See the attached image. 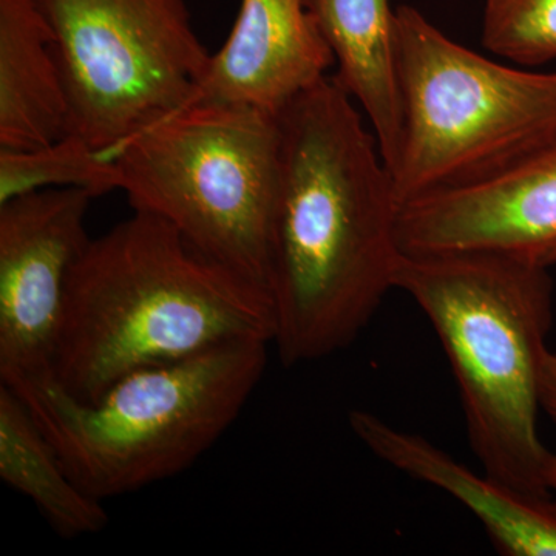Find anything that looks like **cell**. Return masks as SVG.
Wrapping results in <instances>:
<instances>
[{"instance_id":"obj_1","label":"cell","mask_w":556,"mask_h":556,"mask_svg":"<svg viewBox=\"0 0 556 556\" xmlns=\"http://www.w3.org/2000/svg\"><path fill=\"white\" fill-rule=\"evenodd\" d=\"M278 123L269 298L273 346L294 367L353 345L396 289L401 206L378 139L332 76Z\"/></svg>"},{"instance_id":"obj_2","label":"cell","mask_w":556,"mask_h":556,"mask_svg":"<svg viewBox=\"0 0 556 556\" xmlns=\"http://www.w3.org/2000/svg\"><path fill=\"white\" fill-rule=\"evenodd\" d=\"M269 295L197 251L169 223L134 211L91 239L70 276L51 376L94 401L138 369L226 343H273Z\"/></svg>"},{"instance_id":"obj_3","label":"cell","mask_w":556,"mask_h":556,"mask_svg":"<svg viewBox=\"0 0 556 556\" xmlns=\"http://www.w3.org/2000/svg\"><path fill=\"white\" fill-rule=\"evenodd\" d=\"M548 269L510 252H402L394 280L444 346L482 470L535 495L552 493L554 456L538 431L541 364L554 325Z\"/></svg>"},{"instance_id":"obj_4","label":"cell","mask_w":556,"mask_h":556,"mask_svg":"<svg viewBox=\"0 0 556 556\" xmlns=\"http://www.w3.org/2000/svg\"><path fill=\"white\" fill-rule=\"evenodd\" d=\"M266 340L138 369L94 401L50 372L3 383L25 402L73 481L105 501L192 467L239 419L268 367Z\"/></svg>"},{"instance_id":"obj_5","label":"cell","mask_w":556,"mask_h":556,"mask_svg":"<svg viewBox=\"0 0 556 556\" xmlns=\"http://www.w3.org/2000/svg\"><path fill=\"white\" fill-rule=\"evenodd\" d=\"M280 141L278 115L199 100L124 142L112 159L134 211L169 223L201 254L269 295Z\"/></svg>"},{"instance_id":"obj_6","label":"cell","mask_w":556,"mask_h":556,"mask_svg":"<svg viewBox=\"0 0 556 556\" xmlns=\"http://www.w3.org/2000/svg\"><path fill=\"white\" fill-rule=\"evenodd\" d=\"M396 40L399 206L495 177L556 137V73L497 64L412 5L396 9Z\"/></svg>"},{"instance_id":"obj_7","label":"cell","mask_w":556,"mask_h":556,"mask_svg":"<svg viewBox=\"0 0 556 556\" xmlns=\"http://www.w3.org/2000/svg\"><path fill=\"white\" fill-rule=\"evenodd\" d=\"M53 35L68 135L112 159L201 98L212 53L186 0H36Z\"/></svg>"},{"instance_id":"obj_8","label":"cell","mask_w":556,"mask_h":556,"mask_svg":"<svg viewBox=\"0 0 556 556\" xmlns=\"http://www.w3.org/2000/svg\"><path fill=\"white\" fill-rule=\"evenodd\" d=\"M94 197L38 190L0 204V380L51 371L68 280L91 240Z\"/></svg>"},{"instance_id":"obj_9","label":"cell","mask_w":556,"mask_h":556,"mask_svg":"<svg viewBox=\"0 0 556 556\" xmlns=\"http://www.w3.org/2000/svg\"><path fill=\"white\" fill-rule=\"evenodd\" d=\"M404 254H541L556 243V137L495 177L404 204Z\"/></svg>"},{"instance_id":"obj_10","label":"cell","mask_w":556,"mask_h":556,"mask_svg":"<svg viewBox=\"0 0 556 556\" xmlns=\"http://www.w3.org/2000/svg\"><path fill=\"white\" fill-rule=\"evenodd\" d=\"M334 65L303 0H241L228 39L212 53L200 100L278 115Z\"/></svg>"},{"instance_id":"obj_11","label":"cell","mask_w":556,"mask_h":556,"mask_svg":"<svg viewBox=\"0 0 556 556\" xmlns=\"http://www.w3.org/2000/svg\"><path fill=\"white\" fill-rule=\"evenodd\" d=\"M348 422L372 456L459 501L501 555L556 556V496L522 492L485 471L479 475L428 439L367 409H353Z\"/></svg>"},{"instance_id":"obj_12","label":"cell","mask_w":556,"mask_h":556,"mask_svg":"<svg viewBox=\"0 0 556 556\" xmlns=\"http://www.w3.org/2000/svg\"><path fill=\"white\" fill-rule=\"evenodd\" d=\"M334 58L332 78L361 105L393 172L404 116L399 84L396 10L390 0H303Z\"/></svg>"},{"instance_id":"obj_13","label":"cell","mask_w":556,"mask_h":556,"mask_svg":"<svg viewBox=\"0 0 556 556\" xmlns=\"http://www.w3.org/2000/svg\"><path fill=\"white\" fill-rule=\"evenodd\" d=\"M68 129L49 22L36 0H0V150L43 148Z\"/></svg>"},{"instance_id":"obj_14","label":"cell","mask_w":556,"mask_h":556,"mask_svg":"<svg viewBox=\"0 0 556 556\" xmlns=\"http://www.w3.org/2000/svg\"><path fill=\"white\" fill-rule=\"evenodd\" d=\"M0 479L31 501L65 540L97 535L109 526L104 501L80 489L30 409L0 387Z\"/></svg>"},{"instance_id":"obj_15","label":"cell","mask_w":556,"mask_h":556,"mask_svg":"<svg viewBox=\"0 0 556 556\" xmlns=\"http://www.w3.org/2000/svg\"><path fill=\"white\" fill-rule=\"evenodd\" d=\"M83 189L93 197L121 190L115 160L67 135L33 150H0V204L38 190Z\"/></svg>"},{"instance_id":"obj_16","label":"cell","mask_w":556,"mask_h":556,"mask_svg":"<svg viewBox=\"0 0 556 556\" xmlns=\"http://www.w3.org/2000/svg\"><path fill=\"white\" fill-rule=\"evenodd\" d=\"M482 46L535 67L556 60V0H485Z\"/></svg>"},{"instance_id":"obj_17","label":"cell","mask_w":556,"mask_h":556,"mask_svg":"<svg viewBox=\"0 0 556 556\" xmlns=\"http://www.w3.org/2000/svg\"><path fill=\"white\" fill-rule=\"evenodd\" d=\"M541 412L556 424V353L547 350L540 372Z\"/></svg>"},{"instance_id":"obj_18","label":"cell","mask_w":556,"mask_h":556,"mask_svg":"<svg viewBox=\"0 0 556 556\" xmlns=\"http://www.w3.org/2000/svg\"><path fill=\"white\" fill-rule=\"evenodd\" d=\"M540 262L544 263L548 268L556 265V243L552 244L551 248H547L546 251L541 254Z\"/></svg>"},{"instance_id":"obj_19","label":"cell","mask_w":556,"mask_h":556,"mask_svg":"<svg viewBox=\"0 0 556 556\" xmlns=\"http://www.w3.org/2000/svg\"><path fill=\"white\" fill-rule=\"evenodd\" d=\"M548 482H551L552 492H555L556 495V450H554V456H552L551 479H548Z\"/></svg>"}]
</instances>
